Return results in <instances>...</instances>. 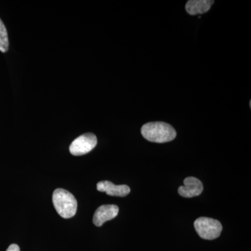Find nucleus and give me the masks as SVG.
<instances>
[{"mask_svg": "<svg viewBox=\"0 0 251 251\" xmlns=\"http://www.w3.org/2000/svg\"><path fill=\"white\" fill-rule=\"evenodd\" d=\"M97 188L100 192H105L108 196L116 197H125L130 192L129 186L126 185H115L109 181H99L97 185Z\"/></svg>", "mask_w": 251, "mask_h": 251, "instance_id": "nucleus-7", "label": "nucleus"}, {"mask_svg": "<svg viewBox=\"0 0 251 251\" xmlns=\"http://www.w3.org/2000/svg\"><path fill=\"white\" fill-rule=\"evenodd\" d=\"M214 1L210 0H190L186 4V11L191 16L202 14L210 9Z\"/></svg>", "mask_w": 251, "mask_h": 251, "instance_id": "nucleus-8", "label": "nucleus"}, {"mask_svg": "<svg viewBox=\"0 0 251 251\" xmlns=\"http://www.w3.org/2000/svg\"><path fill=\"white\" fill-rule=\"evenodd\" d=\"M184 186H180L178 193L184 198H191L200 196L203 191V185L201 180L193 176H188L184 179Z\"/></svg>", "mask_w": 251, "mask_h": 251, "instance_id": "nucleus-6", "label": "nucleus"}, {"mask_svg": "<svg viewBox=\"0 0 251 251\" xmlns=\"http://www.w3.org/2000/svg\"><path fill=\"white\" fill-rule=\"evenodd\" d=\"M141 134L148 141L156 143L171 142L176 136V130L166 122H149L142 126Z\"/></svg>", "mask_w": 251, "mask_h": 251, "instance_id": "nucleus-1", "label": "nucleus"}, {"mask_svg": "<svg viewBox=\"0 0 251 251\" xmlns=\"http://www.w3.org/2000/svg\"><path fill=\"white\" fill-rule=\"evenodd\" d=\"M97 145V138L95 135L91 133H85L72 142L69 151L74 156H82L90 152Z\"/></svg>", "mask_w": 251, "mask_h": 251, "instance_id": "nucleus-4", "label": "nucleus"}, {"mask_svg": "<svg viewBox=\"0 0 251 251\" xmlns=\"http://www.w3.org/2000/svg\"><path fill=\"white\" fill-rule=\"evenodd\" d=\"M9 47V42L7 30L4 23L0 18V51L2 52H7Z\"/></svg>", "mask_w": 251, "mask_h": 251, "instance_id": "nucleus-9", "label": "nucleus"}, {"mask_svg": "<svg viewBox=\"0 0 251 251\" xmlns=\"http://www.w3.org/2000/svg\"><path fill=\"white\" fill-rule=\"evenodd\" d=\"M6 251H20V248L17 244H11Z\"/></svg>", "mask_w": 251, "mask_h": 251, "instance_id": "nucleus-10", "label": "nucleus"}, {"mask_svg": "<svg viewBox=\"0 0 251 251\" xmlns=\"http://www.w3.org/2000/svg\"><path fill=\"white\" fill-rule=\"evenodd\" d=\"M196 232L203 239L213 240L217 239L222 232V225L217 220L201 217L194 222Z\"/></svg>", "mask_w": 251, "mask_h": 251, "instance_id": "nucleus-3", "label": "nucleus"}, {"mask_svg": "<svg viewBox=\"0 0 251 251\" xmlns=\"http://www.w3.org/2000/svg\"><path fill=\"white\" fill-rule=\"evenodd\" d=\"M52 202L56 211L63 219H70L76 214V199L67 190L56 189L52 195Z\"/></svg>", "mask_w": 251, "mask_h": 251, "instance_id": "nucleus-2", "label": "nucleus"}, {"mask_svg": "<svg viewBox=\"0 0 251 251\" xmlns=\"http://www.w3.org/2000/svg\"><path fill=\"white\" fill-rule=\"evenodd\" d=\"M118 213L119 207L115 204H104L99 206L94 214V224L97 227H100L106 221L115 219Z\"/></svg>", "mask_w": 251, "mask_h": 251, "instance_id": "nucleus-5", "label": "nucleus"}]
</instances>
